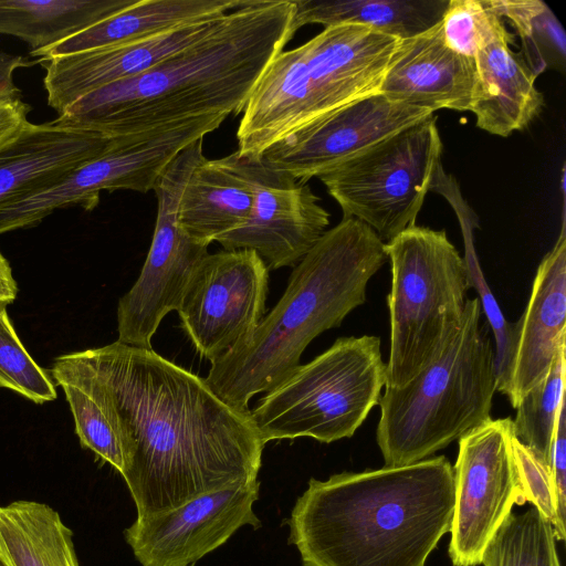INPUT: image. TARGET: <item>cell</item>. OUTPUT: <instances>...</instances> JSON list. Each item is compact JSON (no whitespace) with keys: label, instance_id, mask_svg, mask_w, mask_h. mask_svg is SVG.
Returning a JSON list of instances; mask_svg holds the SVG:
<instances>
[{"label":"cell","instance_id":"obj_1","mask_svg":"<svg viewBox=\"0 0 566 566\" xmlns=\"http://www.w3.org/2000/svg\"><path fill=\"white\" fill-rule=\"evenodd\" d=\"M51 375L83 389L119 438L137 517L258 479L265 443L250 410L151 348L116 340L65 354Z\"/></svg>","mask_w":566,"mask_h":566},{"label":"cell","instance_id":"obj_2","mask_svg":"<svg viewBox=\"0 0 566 566\" xmlns=\"http://www.w3.org/2000/svg\"><path fill=\"white\" fill-rule=\"evenodd\" d=\"M293 0H243L207 36L146 72L91 92L56 119L108 137L243 112L271 61L295 34Z\"/></svg>","mask_w":566,"mask_h":566},{"label":"cell","instance_id":"obj_3","mask_svg":"<svg viewBox=\"0 0 566 566\" xmlns=\"http://www.w3.org/2000/svg\"><path fill=\"white\" fill-rule=\"evenodd\" d=\"M453 468L444 455L311 479L289 520L304 566H424L449 532Z\"/></svg>","mask_w":566,"mask_h":566},{"label":"cell","instance_id":"obj_4","mask_svg":"<svg viewBox=\"0 0 566 566\" xmlns=\"http://www.w3.org/2000/svg\"><path fill=\"white\" fill-rule=\"evenodd\" d=\"M374 230L343 218L294 266L280 301L242 344L211 363L205 378L232 407L249 411L250 399L285 380L307 345L338 327L366 302L371 276L387 254Z\"/></svg>","mask_w":566,"mask_h":566},{"label":"cell","instance_id":"obj_5","mask_svg":"<svg viewBox=\"0 0 566 566\" xmlns=\"http://www.w3.org/2000/svg\"><path fill=\"white\" fill-rule=\"evenodd\" d=\"M397 43L363 25L339 24L280 52L243 109L235 151L258 158L296 130L377 94Z\"/></svg>","mask_w":566,"mask_h":566},{"label":"cell","instance_id":"obj_6","mask_svg":"<svg viewBox=\"0 0 566 566\" xmlns=\"http://www.w3.org/2000/svg\"><path fill=\"white\" fill-rule=\"evenodd\" d=\"M478 297L439 356L400 387L385 386L376 439L385 467L424 460L491 419L494 348Z\"/></svg>","mask_w":566,"mask_h":566},{"label":"cell","instance_id":"obj_7","mask_svg":"<svg viewBox=\"0 0 566 566\" xmlns=\"http://www.w3.org/2000/svg\"><path fill=\"white\" fill-rule=\"evenodd\" d=\"M384 248L391 263L385 386L400 387L444 348L463 315L470 284L464 260L444 230L413 226Z\"/></svg>","mask_w":566,"mask_h":566},{"label":"cell","instance_id":"obj_8","mask_svg":"<svg viewBox=\"0 0 566 566\" xmlns=\"http://www.w3.org/2000/svg\"><path fill=\"white\" fill-rule=\"evenodd\" d=\"M385 385L380 338L339 337L268 391L250 415L264 443L300 437L331 443L354 436Z\"/></svg>","mask_w":566,"mask_h":566},{"label":"cell","instance_id":"obj_9","mask_svg":"<svg viewBox=\"0 0 566 566\" xmlns=\"http://www.w3.org/2000/svg\"><path fill=\"white\" fill-rule=\"evenodd\" d=\"M433 114L378 142L317 178L343 210L389 242L416 226L443 171Z\"/></svg>","mask_w":566,"mask_h":566},{"label":"cell","instance_id":"obj_10","mask_svg":"<svg viewBox=\"0 0 566 566\" xmlns=\"http://www.w3.org/2000/svg\"><path fill=\"white\" fill-rule=\"evenodd\" d=\"M224 119L219 115L203 116L143 134L113 137L112 145L101 155L46 187L0 206V234L33 227L57 209L80 206L91 211L104 190H154L174 158Z\"/></svg>","mask_w":566,"mask_h":566},{"label":"cell","instance_id":"obj_11","mask_svg":"<svg viewBox=\"0 0 566 566\" xmlns=\"http://www.w3.org/2000/svg\"><path fill=\"white\" fill-rule=\"evenodd\" d=\"M205 158L202 139H197L174 158L154 188L158 207L151 244L139 276L118 301L119 343L151 348L159 324L177 310L193 271L208 254L209 245L190 239L178 223L185 186Z\"/></svg>","mask_w":566,"mask_h":566},{"label":"cell","instance_id":"obj_12","mask_svg":"<svg viewBox=\"0 0 566 566\" xmlns=\"http://www.w3.org/2000/svg\"><path fill=\"white\" fill-rule=\"evenodd\" d=\"M512 418L489 419L459 439L449 556L454 566L481 564L497 528L523 505L511 449Z\"/></svg>","mask_w":566,"mask_h":566},{"label":"cell","instance_id":"obj_13","mask_svg":"<svg viewBox=\"0 0 566 566\" xmlns=\"http://www.w3.org/2000/svg\"><path fill=\"white\" fill-rule=\"evenodd\" d=\"M269 268L253 250L208 253L177 312L197 352L210 363L248 339L265 316Z\"/></svg>","mask_w":566,"mask_h":566},{"label":"cell","instance_id":"obj_14","mask_svg":"<svg viewBox=\"0 0 566 566\" xmlns=\"http://www.w3.org/2000/svg\"><path fill=\"white\" fill-rule=\"evenodd\" d=\"M240 159L253 184V207L242 227L217 242L228 251H255L269 270L295 266L327 231L329 213L307 184L260 157Z\"/></svg>","mask_w":566,"mask_h":566},{"label":"cell","instance_id":"obj_15","mask_svg":"<svg viewBox=\"0 0 566 566\" xmlns=\"http://www.w3.org/2000/svg\"><path fill=\"white\" fill-rule=\"evenodd\" d=\"M260 482L239 483L201 494L167 512L137 517L125 531L143 566H187L224 544L240 527L261 522L253 504Z\"/></svg>","mask_w":566,"mask_h":566},{"label":"cell","instance_id":"obj_16","mask_svg":"<svg viewBox=\"0 0 566 566\" xmlns=\"http://www.w3.org/2000/svg\"><path fill=\"white\" fill-rule=\"evenodd\" d=\"M432 114L377 93L296 130L265 149L260 158L270 167L306 184Z\"/></svg>","mask_w":566,"mask_h":566},{"label":"cell","instance_id":"obj_17","mask_svg":"<svg viewBox=\"0 0 566 566\" xmlns=\"http://www.w3.org/2000/svg\"><path fill=\"white\" fill-rule=\"evenodd\" d=\"M223 17L200 20L135 42L36 59L35 63L45 70L43 85L49 106L59 116L84 95L146 72L207 36Z\"/></svg>","mask_w":566,"mask_h":566},{"label":"cell","instance_id":"obj_18","mask_svg":"<svg viewBox=\"0 0 566 566\" xmlns=\"http://www.w3.org/2000/svg\"><path fill=\"white\" fill-rule=\"evenodd\" d=\"M565 218L553 249L543 258L525 311L514 324V352L501 394L516 408L547 373L566 343Z\"/></svg>","mask_w":566,"mask_h":566},{"label":"cell","instance_id":"obj_19","mask_svg":"<svg viewBox=\"0 0 566 566\" xmlns=\"http://www.w3.org/2000/svg\"><path fill=\"white\" fill-rule=\"evenodd\" d=\"M474 82V59L446 44L440 22L421 34L398 40L378 93L432 113L470 111Z\"/></svg>","mask_w":566,"mask_h":566},{"label":"cell","instance_id":"obj_20","mask_svg":"<svg viewBox=\"0 0 566 566\" xmlns=\"http://www.w3.org/2000/svg\"><path fill=\"white\" fill-rule=\"evenodd\" d=\"M113 137L51 122H27L0 149V206L38 191L101 155Z\"/></svg>","mask_w":566,"mask_h":566},{"label":"cell","instance_id":"obj_21","mask_svg":"<svg viewBox=\"0 0 566 566\" xmlns=\"http://www.w3.org/2000/svg\"><path fill=\"white\" fill-rule=\"evenodd\" d=\"M513 42L514 35L507 30L474 56L470 112L479 128L501 137L527 127L544 105L543 94L535 86L536 76L522 53L511 49Z\"/></svg>","mask_w":566,"mask_h":566},{"label":"cell","instance_id":"obj_22","mask_svg":"<svg viewBox=\"0 0 566 566\" xmlns=\"http://www.w3.org/2000/svg\"><path fill=\"white\" fill-rule=\"evenodd\" d=\"M253 202V184L237 151L219 159L205 158L185 186L178 223L190 239L209 245L242 227Z\"/></svg>","mask_w":566,"mask_h":566},{"label":"cell","instance_id":"obj_23","mask_svg":"<svg viewBox=\"0 0 566 566\" xmlns=\"http://www.w3.org/2000/svg\"><path fill=\"white\" fill-rule=\"evenodd\" d=\"M243 0H136L132 6L39 52L54 57L147 39L200 20L223 15Z\"/></svg>","mask_w":566,"mask_h":566},{"label":"cell","instance_id":"obj_24","mask_svg":"<svg viewBox=\"0 0 566 566\" xmlns=\"http://www.w3.org/2000/svg\"><path fill=\"white\" fill-rule=\"evenodd\" d=\"M293 30L318 23L357 24L397 40L421 34L442 21L450 0H293Z\"/></svg>","mask_w":566,"mask_h":566},{"label":"cell","instance_id":"obj_25","mask_svg":"<svg viewBox=\"0 0 566 566\" xmlns=\"http://www.w3.org/2000/svg\"><path fill=\"white\" fill-rule=\"evenodd\" d=\"M135 1L0 0V34L21 39L34 56Z\"/></svg>","mask_w":566,"mask_h":566},{"label":"cell","instance_id":"obj_26","mask_svg":"<svg viewBox=\"0 0 566 566\" xmlns=\"http://www.w3.org/2000/svg\"><path fill=\"white\" fill-rule=\"evenodd\" d=\"M0 555L10 566H80L72 531L55 510L35 501L0 506Z\"/></svg>","mask_w":566,"mask_h":566},{"label":"cell","instance_id":"obj_27","mask_svg":"<svg viewBox=\"0 0 566 566\" xmlns=\"http://www.w3.org/2000/svg\"><path fill=\"white\" fill-rule=\"evenodd\" d=\"M551 522L534 506L511 513L488 543L483 566H560Z\"/></svg>","mask_w":566,"mask_h":566},{"label":"cell","instance_id":"obj_28","mask_svg":"<svg viewBox=\"0 0 566 566\" xmlns=\"http://www.w3.org/2000/svg\"><path fill=\"white\" fill-rule=\"evenodd\" d=\"M565 403V345L545 378L520 401L512 419L514 436L545 465L551 450L560 407Z\"/></svg>","mask_w":566,"mask_h":566},{"label":"cell","instance_id":"obj_29","mask_svg":"<svg viewBox=\"0 0 566 566\" xmlns=\"http://www.w3.org/2000/svg\"><path fill=\"white\" fill-rule=\"evenodd\" d=\"M501 13L522 41V55L537 77L547 67L565 66L566 36L546 3L536 0H499Z\"/></svg>","mask_w":566,"mask_h":566},{"label":"cell","instance_id":"obj_30","mask_svg":"<svg viewBox=\"0 0 566 566\" xmlns=\"http://www.w3.org/2000/svg\"><path fill=\"white\" fill-rule=\"evenodd\" d=\"M441 28L446 44L472 59L507 31L499 0H450Z\"/></svg>","mask_w":566,"mask_h":566},{"label":"cell","instance_id":"obj_31","mask_svg":"<svg viewBox=\"0 0 566 566\" xmlns=\"http://www.w3.org/2000/svg\"><path fill=\"white\" fill-rule=\"evenodd\" d=\"M11 389L35 403L52 401L56 390L48 373L27 352L0 304V388Z\"/></svg>","mask_w":566,"mask_h":566},{"label":"cell","instance_id":"obj_32","mask_svg":"<svg viewBox=\"0 0 566 566\" xmlns=\"http://www.w3.org/2000/svg\"><path fill=\"white\" fill-rule=\"evenodd\" d=\"M511 449L523 503L528 501L552 524L557 541H564L566 530L558 522L552 490L549 467L542 463L513 433Z\"/></svg>","mask_w":566,"mask_h":566},{"label":"cell","instance_id":"obj_33","mask_svg":"<svg viewBox=\"0 0 566 566\" xmlns=\"http://www.w3.org/2000/svg\"><path fill=\"white\" fill-rule=\"evenodd\" d=\"M551 481L556 515L563 528L566 516V409L560 407L551 450ZM566 530V528H565Z\"/></svg>","mask_w":566,"mask_h":566},{"label":"cell","instance_id":"obj_34","mask_svg":"<svg viewBox=\"0 0 566 566\" xmlns=\"http://www.w3.org/2000/svg\"><path fill=\"white\" fill-rule=\"evenodd\" d=\"M30 111L21 92L0 95V149L19 134Z\"/></svg>","mask_w":566,"mask_h":566},{"label":"cell","instance_id":"obj_35","mask_svg":"<svg viewBox=\"0 0 566 566\" xmlns=\"http://www.w3.org/2000/svg\"><path fill=\"white\" fill-rule=\"evenodd\" d=\"M34 63L35 60L0 51V95L20 92L13 82L14 72Z\"/></svg>","mask_w":566,"mask_h":566},{"label":"cell","instance_id":"obj_36","mask_svg":"<svg viewBox=\"0 0 566 566\" xmlns=\"http://www.w3.org/2000/svg\"><path fill=\"white\" fill-rule=\"evenodd\" d=\"M18 286L9 262L0 252V304L8 306L17 297Z\"/></svg>","mask_w":566,"mask_h":566},{"label":"cell","instance_id":"obj_37","mask_svg":"<svg viewBox=\"0 0 566 566\" xmlns=\"http://www.w3.org/2000/svg\"><path fill=\"white\" fill-rule=\"evenodd\" d=\"M0 566H10L8 562L0 555Z\"/></svg>","mask_w":566,"mask_h":566},{"label":"cell","instance_id":"obj_38","mask_svg":"<svg viewBox=\"0 0 566 566\" xmlns=\"http://www.w3.org/2000/svg\"><path fill=\"white\" fill-rule=\"evenodd\" d=\"M187 566H195V564H189V565H187Z\"/></svg>","mask_w":566,"mask_h":566}]
</instances>
